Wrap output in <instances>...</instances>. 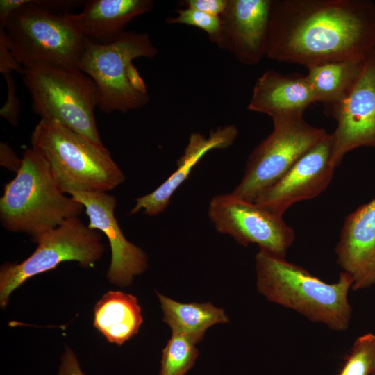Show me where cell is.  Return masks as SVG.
<instances>
[{
    "label": "cell",
    "instance_id": "cell-21",
    "mask_svg": "<svg viewBox=\"0 0 375 375\" xmlns=\"http://www.w3.org/2000/svg\"><path fill=\"white\" fill-rule=\"evenodd\" d=\"M365 58L328 62L308 67L306 78L317 102L328 112L349 92L362 71Z\"/></svg>",
    "mask_w": 375,
    "mask_h": 375
},
{
    "label": "cell",
    "instance_id": "cell-25",
    "mask_svg": "<svg viewBox=\"0 0 375 375\" xmlns=\"http://www.w3.org/2000/svg\"><path fill=\"white\" fill-rule=\"evenodd\" d=\"M3 76L7 84V99L0 110V115L12 126H17L21 107L16 93V83L11 74Z\"/></svg>",
    "mask_w": 375,
    "mask_h": 375
},
{
    "label": "cell",
    "instance_id": "cell-23",
    "mask_svg": "<svg viewBox=\"0 0 375 375\" xmlns=\"http://www.w3.org/2000/svg\"><path fill=\"white\" fill-rule=\"evenodd\" d=\"M375 352V335L371 333L358 337L338 375H369Z\"/></svg>",
    "mask_w": 375,
    "mask_h": 375
},
{
    "label": "cell",
    "instance_id": "cell-19",
    "mask_svg": "<svg viewBox=\"0 0 375 375\" xmlns=\"http://www.w3.org/2000/svg\"><path fill=\"white\" fill-rule=\"evenodd\" d=\"M94 326L110 343L121 346L138 333L143 323L137 298L121 291H109L97 303Z\"/></svg>",
    "mask_w": 375,
    "mask_h": 375
},
{
    "label": "cell",
    "instance_id": "cell-13",
    "mask_svg": "<svg viewBox=\"0 0 375 375\" xmlns=\"http://www.w3.org/2000/svg\"><path fill=\"white\" fill-rule=\"evenodd\" d=\"M69 196L83 206L88 227L101 231L108 240L112 254L108 280L118 286L130 285L135 276L147 269L148 257L124 236L115 215L116 197L106 192H74Z\"/></svg>",
    "mask_w": 375,
    "mask_h": 375
},
{
    "label": "cell",
    "instance_id": "cell-14",
    "mask_svg": "<svg viewBox=\"0 0 375 375\" xmlns=\"http://www.w3.org/2000/svg\"><path fill=\"white\" fill-rule=\"evenodd\" d=\"M270 6L271 0H228L216 45L243 65L260 62L266 56Z\"/></svg>",
    "mask_w": 375,
    "mask_h": 375
},
{
    "label": "cell",
    "instance_id": "cell-27",
    "mask_svg": "<svg viewBox=\"0 0 375 375\" xmlns=\"http://www.w3.org/2000/svg\"><path fill=\"white\" fill-rule=\"evenodd\" d=\"M23 65L14 57L7 44L4 28L0 26V72L3 75L11 74L12 71L21 74Z\"/></svg>",
    "mask_w": 375,
    "mask_h": 375
},
{
    "label": "cell",
    "instance_id": "cell-18",
    "mask_svg": "<svg viewBox=\"0 0 375 375\" xmlns=\"http://www.w3.org/2000/svg\"><path fill=\"white\" fill-rule=\"evenodd\" d=\"M153 0H86L79 13L68 15L91 42L109 44L117 39L133 19L150 12Z\"/></svg>",
    "mask_w": 375,
    "mask_h": 375
},
{
    "label": "cell",
    "instance_id": "cell-2",
    "mask_svg": "<svg viewBox=\"0 0 375 375\" xmlns=\"http://www.w3.org/2000/svg\"><path fill=\"white\" fill-rule=\"evenodd\" d=\"M256 287L268 301L293 310L331 330L348 328L352 308L348 293L352 277L342 272L338 280L328 283L296 264L267 252L255 256Z\"/></svg>",
    "mask_w": 375,
    "mask_h": 375
},
{
    "label": "cell",
    "instance_id": "cell-5",
    "mask_svg": "<svg viewBox=\"0 0 375 375\" xmlns=\"http://www.w3.org/2000/svg\"><path fill=\"white\" fill-rule=\"evenodd\" d=\"M158 52L147 34L125 31L109 44L85 40L77 68L94 82L101 111L126 112L149 101L147 85L133 60L140 57L153 59Z\"/></svg>",
    "mask_w": 375,
    "mask_h": 375
},
{
    "label": "cell",
    "instance_id": "cell-15",
    "mask_svg": "<svg viewBox=\"0 0 375 375\" xmlns=\"http://www.w3.org/2000/svg\"><path fill=\"white\" fill-rule=\"evenodd\" d=\"M335 251L353 290L375 285V198L346 217Z\"/></svg>",
    "mask_w": 375,
    "mask_h": 375
},
{
    "label": "cell",
    "instance_id": "cell-22",
    "mask_svg": "<svg viewBox=\"0 0 375 375\" xmlns=\"http://www.w3.org/2000/svg\"><path fill=\"white\" fill-rule=\"evenodd\" d=\"M199 357L196 343L188 336L172 333L162 350L158 375H185Z\"/></svg>",
    "mask_w": 375,
    "mask_h": 375
},
{
    "label": "cell",
    "instance_id": "cell-10",
    "mask_svg": "<svg viewBox=\"0 0 375 375\" xmlns=\"http://www.w3.org/2000/svg\"><path fill=\"white\" fill-rule=\"evenodd\" d=\"M208 216L217 232L242 246L257 244L260 251L277 257L285 258L295 239L294 229L282 215L231 193L212 197Z\"/></svg>",
    "mask_w": 375,
    "mask_h": 375
},
{
    "label": "cell",
    "instance_id": "cell-6",
    "mask_svg": "<svg viewBox=\"0 0 375 375\" xmlns=\"http://www.w3.org/2000/svg\"><path fill=\"white\" fill-rule=\"evenodd\" d=\"M23 68L33 110L41 119L59 122L105 147L94 117L99 97L91 78L77 67L34 64Z\"/></svg>",
    "mask_w": 375,
    "mask_h": 375
},
{
    "label": "cell",
    "instance_id": "cell-1",
    "mask_svg": "<svg viewBox=\"0 0 375 375\" xmlns=\"http://www.w3.org/2000/svg\"><path fill=\"white\" fill-rule=\"evenodd\" d=\"M375 48L371 0H271L266 56L313 65L365 58Z\"/></svg>",
    "mask_w": 375,
    "mask_h": 375
},
{
    "label": "cell",
    "instance_id": "cell-24",
    "mask_svg": "<svg viewBox=\"0 0 375 375\" xmlns=\"http://www.w3.org/2000/svg\"><path fill=\"white\" fill-rule=\"evenodd\" d=\"M176 12V16L167 18V23L181 24L199 28L207 33L212 42L217 44L222 28L219 16L188 8L177 9Z\"/></svg>",
    "mask_w": 375,
    "mask_h": 375
},
{
    "label": "cell",
    "instance_id": "cell-30",
    "mask_svg": "<svg viewBox=\"0 0 375 375\" xmlns=\"http://www.w3.org/2000/svg\"><path fill=\"white\" fill-rule=\"evenodd\" d=\"M58 375H84L76 356L70 349H67L62 357Z\"/></svg>",
    "mask_w": 375,
    "mask_h": 375
},
{
    "label": "cell",
    "instance_id": "cell-28",
    "mask_svg": "<svg viewBox=\"0 0 375 375\" xmlns=\"http://www.w3.org/2000/svg\"><path fill=\"white\" fill-rule=\"evenodd\" d=\"M228 0H185L178 4L185 8H193L201 12L220 16L226 10Z\"/></svg>",
    "mask_w": 375,
    "mask_h": 375
},
{
    "label": "cell",
    "instance_id": "cell-11",
    "mask_svg": "<svg viewBox=\"0 0 375 375\" xmlns=\"http://www.w3.org/2000/svg\"><path fill=\"white\" fill-rule=\"evenodd\" d=\"M328 113L337 123L331 133V162L335 167L353 149L375 148V48L366 56L349 92Z\"/></svg>",
    "mask_w": 375,
    "mask_h": 375
},
{
    "label": "cell",
    "instance_id": "cell-12",
    "mask_svg": "<svg viewBox=\"0 0 375 375\" xmlns=\"http://www.w3.org/2000/svg\"><path fill=\"white\" fill-rule=\"evenodd\" d=\"M332 135L327 133L254 203L282 215L293 204L321 194L333 177Z\"/></svg>",
    "mask_w": 375,
    "mask_h": 375
},
{
    "label": "cell",
    "instance_id": "cell-9",
    "mask_svg": "<svg viewBox=\"0 0 375 375\" xmlns=\"http://www.w3.org/2000/svg\"><path fill=\"white\" fill-rule=\"evenodd\" d=\"M35 251L18 264L6 263L0 270V304L6 306L11 293L28 278L53 269L65 261H77L92 267L103 254L101 233L90 228L78 217L65 221L32 240Z\"/></svg>",
    "mask_w": 375,
    "mask_h": 375
},
{
    "label": "cell",
    "instance_id": "cell-26",
    "mask_svg": "<svg viewBox=\"0 0 375 375\" xmlns=\"http://www.w3.org/2000/svg\"><path fill=\"white\" fill-rule=\"evenodd\" d=\"M31 5L54 14L65 15L83 6V0H29Z\"/></svg>",
    "mask_w": 375,
    "mask_h": 375
},
{
    "label": "cell",
    "instance_id": "cell-20",
    "mask_svg": "<svg viewBox=\"0 0 375 375\" xmlns=\"http://www.w3.org/2000/svg\"><path fill=\"white\" fill-rule=\"evenodd\" d=\"M163 312V321L172 333L183 334L196 344L201 342L208 328L229 322L224 310L210 302L185 303L156 292Z\"/></svg>",
    "mask_w": 375,
    "mask_h": 375
},
{
    "label": "cell",
    "instance_id": "cell-3",
    "mask_svg": "<svg viewBox=\"0 0 375 375\" xmlns=\"http://www.w3.org/2000/svg\"><path fill=\"white\" fill-rule=\"evenodd\" d=\"M22 160L0 198L2 226L33 240L67 219L78 217L83 206L60 190L46 159L31 147L24 151Z\"/></svg>",
    "mask_w": 375,
    "mask_h": 375
},
{
    "label": "cell",
    "instance_id": "cell-17",
    "mask_svg": "<svg viewBox=\"0 0 375 375\" xmlns=\"http://www.w3.org/2000/svg\"><path fill=\"white\" fill-rule=\"evenodd\" d=\"M316 102L306 75L283 74L269 69L256 80L247 109L274 119L303 115Z\"/></svg>",
    "mask_w": 375,
    "mask_h": 375
},
{
    "label": "cell",
    "instance_id": "cell-8",
    "mask_svg": "<svg viewBox=\"0 0 375 375\" xmlns=\"http://www.w3.org/2000/svg\"><path fill=\"white\" fill-rule=\"evenodd\" d=\"M272 120L273 131L249 155L241 181L231 192L250 202L281 178L328 133L309 124L303 115Z\"/></svg>",
    "mask_w": 375,
    "mask_h": 375
},
{
    "label": "cell",
    "instance_id": "cell-4",
    "mask_svg": "<svg viewBox=\"0 0 375 375\" xmlns=\"http://www.w3.org/2000/svg\"><path fill=\"white\" fill-rule=\"evenodd\" d=\"M31 147L49 165L60 190L106 192L124 182L126 176L106 147L57 122L40 119L30 137Z\"/></svg>",
    "mask_w": 375,
    "mask_h": 375
},
{
    "label": "cell",
    "instance_id": "cell-29",
    "mask_svg": "<svg viewBox=\"0 0 375 375\" xmlns=\"http://www.w3.org/2000/svg\"><path fill=\"white\" fill-rule=\"evenodd\" d=\"M22 158H19L13 149L6 143H0V165L8 170L17 173L22 165Z\"/></svg>",
    "mask_w": 375,
    "mask_h": 375
},
{
    "label": "cell",
    "instance_id": "cell-7",
    "mask_svg": "<svg viewBox=\"0 0 375 375\" xmlns=\"http://www.w3.org/2000/svg\"><path fill=\"white\" fill-rule=\"evenodd\" d=\"M19 8L0 24L9 49L23 66L47 64L77 67L85 39L68 14L51 13L18 0Z\"/></svg>",
    "mask_w": 375,
    "mask_h": 375
},
{
    "label": "cell",
    "instance_id": "cell-16",
    "mask_svg": "<svg viewBox=\"0 0 375 375\" xmlns=\"http://www.w3.org/2000/svg\"><path fill=\"white\" fill-rule=\"evenodd\" d=\"M238 135V130L234 125L218 128L211 131L208 138L199 133H192L183 154L178 160L176 170L153 192L136 198L130 215L142 210L144 214L151 217L162 212L174 193L188 178L192 169L201 158L211 149L230 147Z\"/></svg>",
    "mask_w": 375,
    "mask_h": 375
},
{
    "label": "cell",
    "instance_id": "cell-31",
    "mask_svg": "<svg viewBox=\"0 0 375 375\" xmlns=\"http://www.w3.org/2000/svg\"><path fill=\"white\" fill-rule=\"evenodd\" d=\"M370 374L375 375V352L371 364Z\"/></svg>",
    "mask_w": 375,
    "mask_h": 375
}]
</instances>
